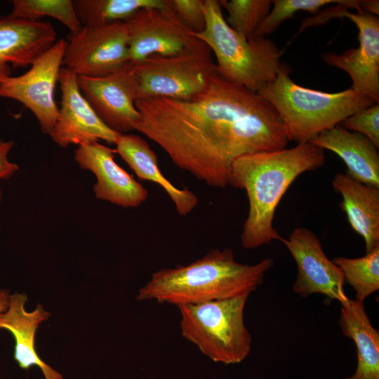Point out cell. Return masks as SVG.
Returning a JSON list of instances; mask_svg holds the SVG:
<instances>
[{"label":"cell","mask_w":379,"mask_h":379,"mask_svg":"<svg viewBox=\"0 0 379 379\" xmlns=\"http://www.w3.org/2000/svg\"><path fill=\"white\" fill-rule=\"evenodd\" d=\"M359 30V46L341 53H324L322 60L329 66L346 72L350 87L357 93L379 102V18L371 13H345Z\"/></svg>","instance_id":"14"},{"label":"cell","mask_w":379,"mask_h":379,"mask_svg":"<svg viewBox=\"0 0 379 379\" xmlns=\"http://www.w3.org/2000/svg\"><path fill=\"white\" fill-rule=\"evenodd\" d=\"M360 6L364 12L373 14L378 16L379 1L378 0H363L360 1Z\"/></svg>","instance_id":"31"},{"label":"cell","mask_w":379,"mask_h":379,"mask_svg":"<svg viewBox=\"0 0 379 379\" xmlns=\"http://www.w3.org/2000/svg\"><path fill=\"white\" fill-rule=\"evenodd\" d=\"M282 242L297 266L294 293L303 298L314 293L322 294L338 300L341 305L348 302L341 270L327 258L320 240L311 230L296 227Z\"/></svg>","instance_id":"11"},{"label":"cell","mask_w":379,"mask_h":379,"mask_svg":"<svg viewBox=\"0 0 379 379\" xmlns=\"http://www.w3.org/2000/svg\"><path fill=\"white\" fill-rule=\"evenodd\" d=\"M248 295L178 305L183 338L215 362L234 364L249 354L252 336L244 324Z\"/></svg>","instance_id":"6"},{"label":"cell","mask_w":379,"mask_h":379,"mask_svg":"<svg viewBox=\"0 0 379 379\" xmlns=\"http://www.w3.org/2000/svg\"><path fill=\"white\" fill-rule=\"evenodd\" d=\"M135 131L157 144L179 168L207 185L229 186L241 156L285 148L288 142L274 107L258 93L216 74L186 100L138 99Z\"/></svg>","instance_id":"1"},{"label":"cell","mask_w":379,"mask_h":379,"mask_svg":"<svg viewBox=\"0 0 379 379\" xmlns=\"http://www.w3.org/2000/svg\"><path fill=\"white\" fill-rule=\"evenodd\" d=\"M27 297L25 293L10 295L7 308L0 313V329L9 331L14 340V359L21 368L36 366L45 379H63L62 375L50 367L35 350V335L39 325L50 317V314L38 305L32 312L25 310Z\"/></svg>","instance_id":"17"},{"label":"cell","mask_w":379,"mask_h":379,"mask_svg":"<svg viewBox=\"0 0 379 379\" xmlns=\"http://www.w3.org/2000/svg\"><path fill=\"white\" fill-rule=\"evenodd\" d=\"M339 125L345 129L359 133L379 148V105L375 103L344 119Z\"/></svg>","instance_id":"27"},{"label":"cell","mask_w":379,"mask_h":379,"mask_svg":"<svg viewBox=\"0 0 379 379\" xmlns=\"http://www.w3.org/2000/svg\"><path fill=\"white\" fill-rule=\"evenodd\" d=\"M339 324L343 334L353 340L357 350V367L345 379H379V333L366 312L364 302L350 299L341 305Z\"/></svg>","instance_id":"21"},{"label":"cell","mask_w":379,"mask_h":379,"mask_svg":"<svg viewBox=\"0 0 379 379\" xmlns=\"http://www.w3.org/2000/svg\"><path fill=\"white\" fill-rule=\"evenodd\" d=\"M325 162L324 150L310 142L246 154L234 161L229 185L244 190L248 200L240 237L244 248H255L274 240L283 241L273 225L279 203L300 175L317 170Z\"/></svg>","instance_id":"2"},{"label":"cell","mask_w":379,"mask_h":379,"mask_svg":"<svg viewBox=\"0 0 379 379\" xmlns=\"http://www.w3.org/2000/svg\"><path fill=\"white\" fill-rule=\"evenodd\" d=\"M10 295L8 291L0 288V313L7 308Z\"/></svg>","instance_id":"32"},{"label":"cell","mask_w":379,"mask_h":379,"mask_svg":"<svg viewBox=\"0 0 379 379\" xmlns=\"http://www.w3.org/2000/svg\"><path fill=\"white\" fill-rule=\"evenodd\" d=\"M350 8H355L357 13L364 12L360 6V1L342 0L335 6L324 10L320 13L316 14L314 17L305 19L299 29L298 33L309 27L324 24L330 19L345 18L346 11Z\"/></svg>","instance_id":"29"},{"label":"cell","mask_w":379,"mask_h":379,"mask_svg":"<svg viewBox=\"0 0 379 379\" xmlns=\"http://www.w3.org/2000/svg\"><path fill=\"white\" fill-rule=\"evenodd\" d=\"M67 44L65 39H59L33 62L29 70L11 76L0 84V98L22 103L34 115L41 132L47 135L58 117L54 94Z\"/></svg>","instance_id":"10"},{"label":"cell","mask_w":379,"mask_h":379,"mask_svg":"<svg viewBox=\"0 0 379 379\" xmlns=\"http://www.w3.org/2000/svg\"><path fill=\"white\" fill-rule=\"evenodd\" d=\"M116 151L99 142L77 146L74 161L96 178L95 197L124 208H136L148 197V192L114 160Z\"/></svg>","instance_id":"15"},{"label":"cell","mask_w":379,"mask_h":379,"mask_svg":"<svg viewBox=\"0 0 379 379\" xmlns=\"http://www.w3.org/2000/svg\"><path fill=\"white\" fill-rule=\"evenodd\" d=\"M219 2L228 13L225 19L227 23L246 39L253 36L272 7L270 0H221Z\"/></svg>","instance_id":"25"},{"label":"cell","mask_w":379,"mask_h":379,"mask_svg":"<svg viewBox=\"0 0 379 379\" xmlns=\"http://www.w3.org/2000/svg\"><path fill=\"white\" fill-rule=\"evenodd\" d=\"M284 63L276 78L258 93L279 114L288 141L310 142L319 134L339 125L344 119L375 104L351 88L327 93L296 84Z\"/></svg>","instance_id":"4"},{"label":"cell","mask_w":379,"mask_h":379,"mask_svg":"<svg viewBox=\"0 0 379 379\" xmlns=\"http://www.w3.org/2000/svg\"><path fill=\"white\" fill-rule=\"evenodd\" d=\"M62 65L77 77H103L131 63L126 27L123 21L82 26L70 34Z\"/></svg>","instance_id":"9"},{"label":"cell","mask_w":379,"mask_h":379,"mask_svg":"<svg viewBox=\"0 0 379 379\" xmlns=\"http://www.w3.org/2000/svg\"><path fill=\"white\" fill-rule=\"evenodd\" d=\"M58 82L61 102L56 124L48 135L51 140L62 148L100 140L114 145L119 134L102 121L83 96L77 76L62 67Z\"/></svg>","instance_id":"12"},{"label":"cell","mask_w":379,"mask_h":379,"mask_svg":"<svg viewBox=\"0 0 379 379\" xmlns=\"http://www.w3.org/2000/svg\"><path fill=\"white\" fill-rule=\"evenodd\" d=\"M132 64L99 77H77L81 93L102 121L119 134L135 131L137 109Z\"/></svg>","instance_id":"13"},{"label":"cell","mask_w":379,"mask_h":379,"mask_svg":"<svg viewBox=\"0 0 379 379\" xmlns=\"http://www.w3.org/2000/svg\"><path fill=\"white\" fill-rule=\"evenodd\" d=\"M178 17L194 32L205 27L204 0H168Z\"/></svg>","instance_id":"28"},{"label":"cell","mask_w":379,"mask_h":379,"mask_svg":"<svg viewBox=\"0 0 379 379\" xmlns=\"http://www.w3.org/2000/svg\"><path fill=\"white\" fill-rule=\"evenodd\" d=\"M73 3L82 26L124 22L140 9L168 6V0H74Z\"/></svg>","instance_id":"22"},{"label":"cell","mask_w":379,"mask_h":379,"mask_svg":"<svg viewBox=\"0 0 379 379\" xmlns=\"http://www.w3.org/2000/svg\"><path fill=\"white\" fill-rule=\"evenodd\" d=\"M51 22L0 16V84L12 69L27 67L57 41Z\"/></svg>","instance_id":"16"},{"label":"cell","mask_w":379,"mask_h":379,"mask_svg":"<svg viewBox=\"0 0 379 379\" xmlns=\"http://www.w3.org/2000/svg\"><path fill=\"white\" fill-rule=\"evenodd\" d=\"M310 142L339 156L346 164L345 173L352 178L379 188L378 148L366 136L337 125Z\"/></svg>","instance_id":"18"},{"label":"cell","mask_w":379,"mask_h":379,"mask_svg":"<svg viewBox=\"0 0 379 379\" xmlns=\"http://www.w3.org/2000/svg\"><path fill=\"white\" fill-rule=\"evenodd\" d=\"M342 0H274L268 15L256 29L253 36L265 37L273 33L285 20L299 11L316 15L326 5L339 4Z\"/></svg>","instance_id":"26"},{"label":"cell","mask_w":379,"mask_h":379,"mask_svg":"<svg viewBox=\"0 0 379 379\" xmlns=\"http://www.w3.org/2000/svg\"><path fill=\"white\" fill-rule=\"evenodd\" d=\"M205 27L194 32L216 59L218 74L226 80L258 93L277 77L281 52L266 37H243L227 23L219 1L204 0Z\"/></svg>","instance_id":"5"},{"label":"cell","mask_w":379,"mask_h":379,"mask_svg":"<svg viewBox=\"0 0 379 379\" xmlns=\"http://www.w3.org/2000/svg\"><path fill=\"white\" fill-rule=\"evenodd\" d=\"M273 265L270 258L242 264L235 260L232 249H213L188 265L154 272L136 299L178 306L249 295Z\"/></svg>","instance_id":"3"},{"label":"cell","mask_w":379,"mask_h":379,"mask_svg":"<svg viewBox=\"0 0 379 379\" xmlns=\"http://www.w3.org/2000/svg\"><path fill=\"white\" fill-rule=\"evenodd\" d=\"M2 196H3L2 190H1V188L0 187V203H1V200H2Z\"/></svg>","instance_id":"33"},{"label":"cell","mask_w":379,"mask_h":379,"mask_svg":"<svg viewBox=\"0 0 379 379\" xmlns=\"http://www.w3.org/2000/svg\"><path fill=\"white\" fill-rule=\"evenodd\" d=\"M119 154L141 180L161 186L173 201L177 213L185 216L198 205L197 196L187 188H178L161 173L158 158L148 142L133 133L119 134L115 144Z\"/></svg>","instance_id":"19"},{"label":"cell","mask_w":379,"mask_h":379,"mask_svg":"<svg viewBox=\"0 0 379 379\" xmlns=\"http://www.w3.org/2000/svg\"><path fill=\"white\" fill-rule=\"evenodd\" d=\"M340 194V207L352 229L365 242L366 253L379 245V188L364 184L347 173H338L332 180Z\"/></svg>","instance_id":"20"},{"label":"cell","mask_w":379,"mask_h":379,"mask_svg":"<svg viewBox=\"0 0 379 379\" xmlns=\"http://www.w3.org/2000/svg\"><path fill=\"white\" fill-rule=\"evenodd\" d=\"M131 63L208 48L168 6L137 11L125 20Z\"/></svg>","instance_id":"8"},{"label":"cell","mask_w":379,"mask_h":379,"mask_svg":"<svg viewBox=\"0 0 379 379\" xmlns=\"http://www.w3.org/2000/svg\"><path fill=\"white\" fill-rule=\"evenodd\" d=\"M13 145L12 140H0V180L11 178L19 170V166L8 159Z\"/></svg>","instance_id":"30"},{"label":"cell","mask_w":379,"mask_h":379,"mask_svg":"<svg viewBox=\"0 0 379 379\" xmlns=\"http://www.w3.org/2000/svg\"><path fill=\"white\" fill-rule=\"evenodd\" d=\"M209 48L168 56L152 55L131 63L135 100L148 98L190 100L218 74Z\"/></svg>","instance_id":"7"},{"label":"cell","mask_w":379,"mask_h":379,"mask_svg":"<svg viewBox=\"0 0 379 379\" xmlns=\"http://www.w3.org/2000/svg\"><path fill=\"white\" fill-rule=\"evenodd\" d=\"M11 15L32 21L51 17L75 34L82 27L72 0H13Z\"/></svg>","instance_id":"24"},{"label":"cell","mask_w":379,"mask_h":379,"mask_svg":"<svg viewBox=\"0 0 379 379\" xmlns=\"http://www.w3.org/2000/svg\"><path fill=\"white\" fill-rule=\"evenodd\" d=\"M333 262L341 270L345 281L355 291V300L364 302L378 291L379 245L362 257H336Z\"/></svg>","instance_id":"23"}]
</instances>
